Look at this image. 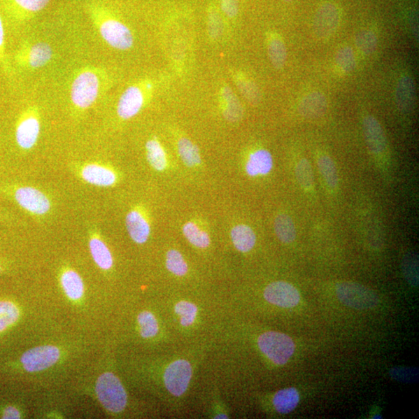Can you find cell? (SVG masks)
Masks as SVG:
<instances>
[{
  "label": "cell",
  "mask_w": 419,
  "mask_h": 419,
  "mask_svg": "<svg viewBox=\"0 0 419 419\" xmlns=\"http://www.w3.org/2000/svg\"><path fill=\"white\" fill-rule=\"evenodd\" d=\"M175 311L180 316V323L184 327L190 326L195 321L197 308L196 305L188 301H180L176 305Z\"/></svg>",
  "instance_id": "74e56055"
},
{
  "label": "cell",
  "mask_w": 419,
  "mask_h": 419,
  "mask_svg": "<svg viewBox=\"0 0 419 419\" xmlns=\"http://www.w3.org/2000/svg\"><path fill=\"white\" fill-rule=\"evenodd\" d=\"M18 9L28 13H36L42 10L50 3V0H12Z\"/></svg>",
  "instance_id": "ab89813d"
},
{
  "label": "cell",
  "mask_w": 419,
  "mask_h": 419,
  "mask_svg": "<svg viewBox=\"0 0 419 419\" xmlns=\"http://www.w3.org/2000/svg\"><path fill=\"white\" fill-rule=\"evenodd\" d=\"M141 336L145 339L153 338L159 332V324L154 315L143 311L138 317Z\"/></svg>",
  "instance_id": "1f68e13d"
},
{
  "label": "cell",
  "mask_w": 419,
  "mask_h": 419,
  "mask_svg": "<svg viewBox=\"0 0 419 419\" xmlns=\"http://www.w3.org/2000/svg\"><path fill=\"white\" fill-rule=\"evenodd\" d=\"M93 17L102 38L111 47L120 51H126L132 48L133 34L125 24L116 19L103 16L97 8L94 9Z\"/></svg>",
  "instance_id": "6da1fadb"
},
{
  "label": "cell",
  "mask_w": 419,
  "mask_h": 419,
  "mask_svg": "<svg viewBox=\"0 0 419 419\" xmlns=\"http://www.w3.org/2000/svg\"><path fill=\"white\" fill-rule=\"evenodd\" d=\"M266 300L284 308H290L297 306L301 300L298 290L287 282L276 281L267 287L264 291Z\"/></svg>",
  "instance_id": "30bf717a"
},
{
  "label": "cell",
  "mask_w": 419,
  "mask_h": 419,
  "mask_svg": "<svg viewBox=\"0 0 419 419\" xmlns=\"http://www.w3.org/2000/svg\"><path fill=\"white\" fill-rule=\"evenodd\" d=\"M146 89L147 90H151V89H152V84L150 83L146 84Z\"/></svg>",
  "instance_id": "bcb514c9"
},
{
  "label": "cell",
  "mask_w": 419,
  "mask_h": 419,
  "mask_svg": "<svg viewBox=\"0 0 419 419\" xmlns=\"http://www.w3.org/2000/svg\"><path fill=\"white\" fill-rule=\"evenodd\" d=\"M166 265L168 271L177 276H185L188 272L187 262L182 254L176 250H169L166 253Z\"/></svg>",
  "instance_id": "4dcf8cb0"
},
{
  "label": "cell",
  "mask_w": 419,
  "mask_h": 419,
  "mask_svg": "<svg viewBox=\"0 0 419 419\" xmlns=\"http://www.w3.org/2000/svg\"><path fill=\"white\" fill-rule=\"evenodd\" d=\"M329 103L325 94L314 91L305 95L298 104V113L305 119L314 120L322 118L328 111Z\"/></svg>",
  "instance_id": "9a60e30c"
},
{
  "label": "cell",
  "mask_w": 419,
  "mask_h": 419,
  "mask_svg": "<svg viewBox=\"0 0 419 419\" xmlns=\"http://www.w3.org/2000/svg\"><path fill=\"white\" fill-rule=\"evenodd\" d=\"M147 160L156 171L162 172L167 166V157L164 148L160 142L152 139L148 140L145 145Z\"/></svg>",
  "instance_id": "cb8c5ba5"
},
{
  "label": "cell",
  "mask_w": 419,
  "mask_h": 419,
  "mask_svg": "<svg viewBox=\"0 0 419 419\" xmlns=\"http://www.w3.org/2000/svg\"><path fill=\"white\" fill-rule=\"evenodd\" d=\"M274 166L273 156L266 149H259L248 157L246 171L250 176H265L271 171Z\"/></svg>",
  "instance_id": "d6986e66"
},
{
  "label": "cell",
  "mask_w": 419,
  "mask_h": 419,
  "mask_svg": "<svg viewBox=\"0 0 419 419\" xmlns=\"http://www.w3.org/2000/svg\"><path fill=\"white\" fill-rule=\"evenodd\" d=\"M268 55L276 69H280L285 66L287 59V47L280 37H274L269 41Z\"/></svg>",
  "instance_id": "f1b7e54d"
},
{
  "label": "cell",
  "mask_w": 419,
  "mask_h": 419,
  "mask_svg": "<svg viewBox=\"0 0 419 419\" xmlns=\"http://www.w3.org/2000/svg\"><path fill=\"white\" fill-rule=\"evenodd\" d=\"M237 86L248 101L253 104H257L260 102V90L253 82L246 79V78H239L237 80Z\"/></svg>",
  "instance_id": "f35d334b"
},
{
  "label": "cell",
  "mask_w": 419,
  "mask_h": 419,
  "mask_svg": "<svg viewBox=\"0 0 419 419\" xmlns=\"http://www.w3.org/2000/svg\"><path fill=\"white\" fill-rule=\"evenodd\" d=\"M99 91L101 80L97 73L85 69L75 78L71 88V101L78 109H88L96 102Z\"/></svg>",
  "instance_id": "7a4b0ae2"
},
{
  "label": "cell",
  "mask_w": 419,
  "mask_h": 419,
  "mask_svg": "<svg viewBox=\"0 0 419 419\" xmlns=\"http://www.w3.org/2000/svg\"><path fill=\"white\" fill-rule=\"evenodd\" d=\"M295 174L298 183L305 190H310L314 186L315 178L313 170L307 159H303L297 162Z\"/></svg>",
  "instance_id": "d6a6232c"
},
{
  "label": "cell",
  "mask_w": 419,
  "mask_h": 419,
  "mask_svg": "<svg viewBox=\"0 0 419 419\" xmlns=\"http://www.w3.org/2000/svg\"><path fill=\"white\" fill-rule=\"evenodd\" d=\"M217 418H228L225 415H219L216 416Z\"/></svg>",
  "instance_id": "7dc6e473"
},
{
  "label": "cell",
  "mask_w": 419,
  "mask_h": 419,
  "mask_svg": "<svg viewBox=\"0 0 419 419\" xmlns=\"http://www.w3.org/2000/svg\"><path fill=\"white\" fill-rule=\"evenodd\" d=\"M60 358V351L53 346H42L24 353L21 363L27 372H39L55 365Z\"/></svg>",
  "instance_id": "52a82bcc"
},
{
  "label": "cell",
  "mask_w": 419,
  "mask_h": 419,
  "mask_svg": "<svg viewBox=\"0 0 419 419\" xmlns=\"http://www.w3.org/2000/svg\"><path fill=\"white\" fill-rule=\"evenodd\" d=\"M80 175L85 182L97 187H112L118 181V176L112 169L98 163L84 165L80 170Z\"/></svg>",
  "instance_id": "4fadbf2b"
},
{
  "label": "cell",
  "mask_w": 419,
  "mask_h": 419,
  "mask_svg": "<svg viewBox=\"0 0 419 419\" xmlns=\"http://www.w3.org/2000/svg\"><path fill=\"white\" fill-rule=\"evenodd\" d=\"M14 197L21 208L34 215H45L52 208V203L48 197L35 187H19L14 193Z\"/></svg>",
  "instance_id": "ba28073f"
},
{
  "label": "cell",
  "mask_w": 419,
  "mask_h": 419,
  "mask_svg": "<svg viewBox=\"0 0 419 419\" xmlns=\"http://www.w3.org/2000/svg\"><path fill=\"white\" fill-rule=\"evenodd\" d=\"M231 238L234 246L241 253L251 251L257 243L254 231L246 225L234 226L231 231Z\"/></svg>",
  "instance_id": "44dd1931"
},
{
  "label": "cell",
  "mask_w": 419,
  "mask_h": 419,
  "mask_svg": "<svg viewBox=\"0 0 419 419\" xmlns=\"http://www.w3.org/2000/svg\"><path fill=\"white\" fill-rule=\"evenodd\" d=\"M336 294L346 306L358 310L370 309L378 304V297L373 290L353 282L338 284Z\"/></svg>",
  "instance_id": "5b68a950"
},
{
  "label": "cell",
  "mask_w": 419,
  "mask_h": 419,
  "mask_svg": "<svg viewBox=\"0 0 419 419\" xmlns=\"http://www.w3.org/2000/svg\"><path fill=\"white\" fill-rule=\"evenodd\" d=\"M62 287L66 294L72 300H79L84 293V284L79 274L67 269L61 276Z\"/></svg>",
  "instance_id": "7402d4cb"
},
{
  "label": "cell",
  "mask_w": 419,
  "mask_h": 419,
  "mask_svg": "<svg viewBox=\"0 0 419 419\" xmlns=\"http://www.w3.org/2000/svg\"><path fill=\"white\" fill-rule=\"evenodd\" d=\"M404 278L414 287L418 285V260L415 254H407L403 259Z\"/></svg>",
  "instance_id": "8d00e7d4"
},
{
  "label": "cell",
  "mask_w": 419,
  "mask_h": 419,
  "mask_svg": "<svg viewBox=\"0 0 419 419\" xmlns=\"http://www.w3.org/2000/svg\"><path fill=\"white\" fill-rule=\"evenodd\" d=\"M208 29L211 37L217 39L223 34V20L217 10H211L208 14Z\"/></svg>",
  "instance_id": "60d3db41"
},
{
  "label": "cell",
  "mask_w": 419,
  "mask_h": 419,
  "mask_svg": "<svg viewBox=\"0 0 419 419\" xmlns=\"http://www.w3.org/2000/svg\"><path fill=\"white\" fill-rule=\"evenodd\" d=\"M299 401V393L294 388L283 389L274 397V407L281 414L291 413L296 409Z\"/></svg>",
  "instance_id": "603a6c76"
},
{
  "label": "cell",
  "mask_w": 419,
  "mask_h": 419,
  "mask_svg": "<svg viewBox=\"0 0 419 419\" xmlns=\"http://www.w3.org/2000/svg\"><path fill=\"white\" fill-rule=\"evenodd\" d=\"M221 8L227 17H236L239 10V0H220Z\"/></svg>",
  "instance_id": "7bdbcfd3"
},
{
  "label": "cell",
  "mask_w": 419,
  "mask_h": 419,
  "mask_svg": "<svg viewBox=\"0 0 419 419\" xmlns=\"http://www.w3.org/2000/svg\"><path fill=\"white\" fill-rule=\"evenodd\" d=\"M342 19V11L339 5L332 1H325L318 6L314 20L313 32L319 40H327L338 30Z\"/></svg>",
  "instance_id": "8992f818"
},
{
  "label": "cell",
  "mask_w": 419,
  "mask_h": 419,
  "mask_svg": "<svg viewBox=\"0 0 419 419\" xmlns=\"http://www.w3.org/2000/svg\"><path fill=\"white\" fill-rule=\"evenodd\" d=\"M89 247L92 257L96 264L104 271H108L113 264L112 254L104 240L99 237L98 234H92L89 241Z\"/></svg>",
  "instance_id": "ffe728a7"
},
{
  "label": "cell",
  "mask_w": 419,
  "mask_h": 419,
  "mask_svg": "<svg viewBox=\"0 0 419 419\" xmlns=\"http://www.w3.org/2000/svg\"><path fill=\"white\" fill-rule=\"evenodd\" d=\"M96 392L99 402L111 413L122 411L127 402V396L122 382L112 373H105L97 380Z\"/></svg>",
  "instance_id": "3957f363"
},
{
  "label": "cell",
  "mask_w": 419,
  "mask_h": 419,
  "mask_svg": "<svg viewBox=\"0 0 419 419\" xmlns=\"http://www.w3.org/2000/svg\"><path fill=\"white\" fill-rule=\"evenodd\" d=\"M395 380L411 383L416 381L418 378V369L408 367H396L390 372Z\"/></svg>",
  "instance_id": "b9f144b4"
},
{
  "label": "cell",
  "mask_w": 419,
  "mask_h": 419,
  "mask_svg": "<svg viewBox=\"0 0 419 419\" xmlns=\"http://www.w3.org/2000/svg\"><path fill=\"white\" fill-rule=\"evenodd\" d=\"M52 55L51 46L41 42L24 49L20 54V60L28 67L39 69L46 66L51 61Z\"/></svg>",
  "instance_id": "e0dca14e"
},
{
  "label": "cell",
  "mask_w": 419,
  "mask_h": 419,
  "mask_svg": "<svg viewBox=\"0 0 419 419\" xmlns=\"http://www.w3.org/2000/svg\"><path fill=\"white\" fill-rule=\"evenodd\" d=\"M416 87L415 83L409 74L403 75L399 78L396 85L395 101L397 108L403 112H409L415 101Z\"/></svg>",
  "instance_id": "ac0fdd59"
},
{
  "label": "cell",
  "mask_w": 419,
  "mask_h": 419,
  "mask_svg": "<svg viewBox=\"0 0 419 419\" xmlns=\"http://www.w3.org/2000/svg\"><path fill=\"white\" fill-rule=\"evenodd\" d=\"M258 344L260 350L276 365L286 364L295 351L292 339L280 332L262 334Z\"/></svg>",
  "instance_id": "277c9868"
},
{
  "label": "cell",
  "mask_w": 419,
  "mask_h": 419,
  "mask_svg": "<svg viewBox=\"0 0 419 419\" xmlns=\"http://www.w3.org/2000/svg\"><path fill=\"white\" fill-rule=\"evenodd\" d=\"M127 232L137 244H144L151 233V226L146 216L140 210L134 209L127 213L125 219Z\"/></svg>",
  "instance_id": "2e32d148"
},
{
  "label": "cell",
  "mask_w": 419,
  "mask_h": 419,
  "mask_svg": "<svg viewBox=\"0 0 419 419\" xmlns=\"http://www.w3.org/2000/svg\"><path fill=\"white\" fill-rule=\"evenodd\" d=\"M41 132V123L38 113L29 111L20 119L16 129V141L18 145L29 150L36 145Z\"/></svg>",
  "instance_id": "8fae6325"
},
{
  "label": "cell",
  "mask_w": 419,
  "mask_h": 419,
  "mask_svg": "<svg viewBox=\"0 0 419 419\" xmlns=\"http://www.w3.org/2000/svg\"><path fill=\"white\" fill-rule=\"evenodd\" d=\"M192 378V367L188 361L176 360L165 372L164 381L168 392L180 397L187 392Z\"/></svg>",
  "instance_id": "9c48e42d"
},
{
  "label": "cell",
  "mask_w": 419,
  "mask_h": 419,
  "mask_svg": "<svg viewBox=\"0 0 419 419\" xmlns=\"http://www.w3.org/2000/svg\"><path fill=\"white\" fill-rule=\"evenodd\" d=\"M318 165L327 185L332 189L336 188L339 183V176L333 160L329 156L322 155L318 160Z\"/></svg>",
  "instance_id": "f546056e"
},
{
  "label": "cell",
  "mask_w": 419,
  "mask_h": 419,
  "mask_svg": "<svg viewBox=\"0 0 419 419\" xmlns=\"http://www.w3.org/2000/svg\"><path fill=\"white\" fill-rule=\"evenodd\" d=\"M4 41L5 34L3 24L1 17H0V60L3 61H4Z\"/></svg>",
  "instance_id": "ee69618b"
},
{
  "label": "cell",
  "mask_w": 419,
  "mask_h": 419,
  "mask_svg": "<svg viewBox=\"0 0 419 419\" xmlns=\"http://www.w3.org/2000/svg\"><path fill=\"white\" fill-rule=\"evenodd\" d=\"M378 44V37L372 31L364 30L357 35L356 46L361 53L371 55L376 51Z\"/></svg>",
  "instance_id": "836d02e7"
},
{
  "label": "cell",
  "mask_w": 419,
  "mask_h": 419,
  "mask_svg": "<svg viewBox=\"0 0 419 419\" xmlns=\"http://www.w3.org/2000/svg\"><path fill=\"white\" fill-rule=\"evenodd\" d=\"M3 418L7 419L20 418V413H19V411L17 409L13 407H8L6 409V410L4 411Z\"/></svg>",
  "instance_id": "f6af8a7d"
},
{
  "label": "cell",
  "mask_w": 419,
  "mask_h": 419,
  "mask_svg": "<svg viewBox=\"0 0 419 419\" xmlns=\"http://www.w3.org/2000/svg\"></svg>",
  "instance_id": "681fc988"
},
{
  "label": "cell",
  "mask_w": 419,
  "mask_h": 419,
  "mask_svg": "<svg viewBox=\"0 0 419 419\" xmlns=\"http://www.w3.org/2000/svg\"><path fill=\"white\" fill-rule=\"evenodd\" d=\"M178 152L184 164L188 167H196L201 164V157L198 147L187 138H182L177 143Z\"/></svg>",
  "instance_id": "484cf974"
},
{
  "label": "cell",
  "mask_w": 419,
  "mask_h": 419,
  "mask_svg": "<svg viewBox=\"0 0 419 419\" xmlns=\"http://www.w3.org/2000/svg\"><path fill=\"white\" fill-rule=\"evenodd\" d=\"M145 94L138 86L127 88L119 99L117 112L123 120H129L136 117L143 108Z\"/></svg>",
  "instance_id": "7c38bea8"
},
{
  "label": "cell",
  "mask_w": 419,
  "mask_h": 419,
  "mask_svg": "<svg viewBox=\"0 0 419 419\" xmlns=\"http://www.w3.org/2000/svg\"><path fill=\"white\" fill-rule=\"evenodd\" d=\"M274 230L276 236L283 243H293L296 239V228L292 218L285 214H280L276 218Z\"/></svg>",
  "instance_id": "d4e9b609"
},
{
  "label": "cell",
  "mask_w": 419,
  "mask_h": 419,
  "mask_svg": "<svg viewBox=\"0 0 419 419\" xmlns=\"http://www.w3.org/2000/svg\"><path fill=\"white\" fill-rule=\"evenodd\" d=\"M284 1H285V2H290V1H292V0H284Z\"/></svg>",
  "instance_id": "c3c4849f"
},
{
  "label": "cell",
  "mask_w": 419,
  "mask_h": 419,
  "mask_svg": "<svg viewBox=\"0 0 419 419\" xmlns=\"http://www.w3.org/2000/svg\"><path fill=\"white\" fill-rule=\"evenodd\" d=\"M20 312L15 304L9 301H0V332L15 323Z\"/></svg>",
  "instance_id": "d590c367"
},
{
  "label": "cell",
  "mask_w": 419,
  "mask_h": 419,
  "mask_svg": "<svg viewBox=\"0 0 419 419\" xmlns=\"http://www.w3.org/2000/svg\"><path fill=\"white\" fill-rule=\"evenodd\" d=\"M183 232L189 243L197 248H206L211 244V239L208 232L201 229L194 222H187L184 225Z\"/></svg>",
  "instance_id": "83f0119b"
},
{
  "label": "cell",
  "mask_w": 419,
  "mask_h": 419,
  "mask_svg": "<svg viewBox=\"0 0 419 419\" xmlns=\"http://www.w3.org/2000/svg\"><path fill=\"white\" fill-rule=\"evenodd\" d=\"M336 63L343 72L349 73L357 67V59L350 46L341 48L336 55Z\"/></svg>",
  "instance_id": "e575fe53"
},
{
  "label": "cell",
  "mask_w": 419,
  "mask_h": 419,
  "mask_svg": "<svg viewBox=\"0 0 419 419\" xmlns=\"http://www.w3.org/2000/svg\"><path fill=\"white\" fill-rule=\"evenodd\" d=\"M222 97L225 104L224 111L225 117L232 120V122H236V120H240L243 115V108L238 97L233 93L232 89L227 87L223 88Z\"/></svg>",
  "instance_id": "4316f807"
},
{
  "label": "cell",
  "mask_w": 419,
  "mask_h": 419,
  "mask_svg": "<svg viewBox=\"0 0 419 419\" xmlns=\"http://www.w3.org/2000/svg\"><path fill=\"white\" fill-rule=\"evenodd\" d=\"M363 131L367 145L373 154L381 155L385 152L386 136L378 120L371 115L366 116L363 122Z\"/></svg>",
  "instance_id": "5bb4252c"
}]
</instances>
